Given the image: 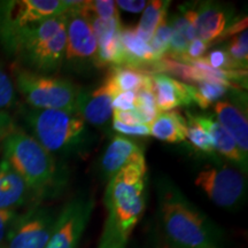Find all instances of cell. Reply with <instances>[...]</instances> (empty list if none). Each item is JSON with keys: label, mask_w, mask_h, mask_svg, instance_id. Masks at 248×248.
Listing matches in <instances>:
<instances>
[{"label": "cell", "mask_w": 248, "mask_h": 248, "mask_svg": "<svg viewBox=\"0 0 248 248\" xmlns=\"http://www.w3.org/2000/svg\"><path fill=\"white\" fill-rule=\"evenodd\" d=\"M157 213L171 248H225L224 232L171 179L156 181Z\"/></svg>", "instance_id": "obj_1"}, {"label": "cell", "mask_w": 248, "mask_h": 248, "mask_svg": "<svg viewBox=\"0 0 248 248\" xmlns=\"http://www.w3.org/2000/svg\"><path fill=\"white\" fill-rule=\"evenodd\" d=\"M2 159L23 178L35 197H55L68 185V168L22 130L16 129L2 140Z\"/></svg>", "instance_id": "obj_2"}, {"label": "cell", "mask_w": 248, "mask_h": 248, "mask_svg": "<svg viewBox=\"0 0 248 248\" xmlns=\"http://www.w3.org/2000/svg\"><path fill=\"white\" fill-rule=\"evenodd\" d=\"M22 116L31 137L52 155L85 156L93 146L94 136L76 111L28 108Z\"/></svg>", "instance_id": "obj_3"}, {"label": "cell", "mask_w": 248, "mask_h": 248, "mask_svg": "<svg viewBox=\"0 0 248 248\" xmlns=\"http://www.w3.org/2000/svg\"><path fill=\"white\" fill-rule=\"evenodd\" d=\"M66 14L21 30L2 45L16 63L40 75L52 76L66 57Z\"/></svg>", "instance_id": "obj_4"}, {"label": "cell", "mask_w": 248, "mask_h": 248, "mask_svg": "<svg viewBox=\"0 0 248 248\" xmlns=\"http://www.w3.org/2000/svg\"><path fill=\"white\" fill-rule=\"evenodd\" d=\"M146 160L125 167L107 183L105 191L106 221L109 222L123 239L130 234L140 221L147 202Z\"/></svg>", "instance_id": "obj_5"}, {"label": "cell", "mask_w": 248, "mask_h": 248, "mask_svg": "<svg viewBox=\"0 0 248 248\" xmlns=\"http://www.w3.org/2000/svg\"><path fill=\"white\" fill-rule=\"evenodd\" d=\"M15 90L33 109H61L75 111L80 86L71 80L40 75L16 62L12 66Z\"/></svg>", "instance_id": "obj_6"}, {"label": "cell", "mask_w": 248, "mask_h": 248, "mask_svg": "<svg viewBox=\"0 0 248 248\" xmlns=\"http://www.w3.org/2000/svg\"><path fill=\"white\" fill-rule=\"evenodd\" d=\"M71 0H7L0 1V43L5 45L21 30L66 14Z\"/></svg>", "instance_id": "obj_7"}, {"label": "cell", "mask_w": 248, "mask_h": 248, "mask_svg": "<svg viewBox=\"0 0 248 248\" xmlns=\"http://www.w3.org/2000/svg\"><path fill=\"white\" fill-rule=\"evenodd\" d=\"M195 185L219 208L239 209L247 198V181L243 171L228 166H207L195 177Z\"/></svg>", "instance_id": "obj_8"}, {"label": "cell", "mask_w": 248, "mask_h": 248, "mask_svg": "<svg viewBox=\"0 0 248 248\" xmlns=\"http://www.w3.org/2000/svg\"><path fill=\"white\" fill-rule=\"evenodd\" d=\"M84 1H74L66 13V57L64 62L75 70L98 69V44L89 18L82 12Z\"/></svg>", "instance_id": "obj_9"}, {"label": "cell", "mask_w": 248, "mask_h": 248, "mask_svg": "<svg viewBox=\"0 0 248 248\" xmlns=\"http://www.w3.org/2000/svg\"><path fill=\"white\" fill-rule=\"evenodd\" d=\"M94 199L89 193L73 197L58 213L53 231L45 248H78L94 210Z\"/></svg>", "instance_id": "obj_10"}, {"label": "cell", "mask_w": 248, "mask_h": 248, "mask_svg": "<svg viewBox=\"0 0 248 248\" xmlns=\"http://www.w3.org/2000/svg\"><path fill=\"white\" fill-rule=\"evenodd\" d=\"M58 214L48 207L35 206L18 216L4 248H45Z\"/></svg>", "instance_id": "obj_11"}, {"label": "cell", "mask_w": 248, "mask_h": 248, "mask_svg": "<svg viewBox=\"0 0 248 248\" xmlns=\"http://www.w3.org/2000/svg\"><path fill=\"white\" fill-rule=\"evenodd\" d=\"M195 33L197 38L209 45L221 42L235 21L231 6L218 1H202L194 5Z\"/></svg>", "instance_id": "obj_12"}, {"label": "cell", "mask_w": 248, "mask_h": 248, "mask_svg": "<svg viewBox=\"0 0 248 248\" xmlns=\"http://www.w3.org/2000/svg\"><path fill=\"white\" fill-rule=\"evenodd\" d=\"M86 17L91 23L97 39L98 69L105 67L125 66V57L120 40V30L122 27L121 18L101 20L94 16Z\"/></svg>", "instance_id": "obj_13"}, {"label": "cell", "mask_w": 248, "mask_h": 248, "mask_svg": "<svg viewBox=\"0 0 248 248\" xmlns=\"http://www.w3.org/2000/svg\"><path fill=\"white\" fill-rule=\"evenodd\" d=\"M145 161L144 148L131 139L115 136L111 139L99 161V170L107 181L132 163Z\"/></svg>", "instance_id": "obj_14"}, {"label": "cell", "mask_w": 248, "mask_h": 248, "mask_svg": "<svg viewBox=\"0 0 248 248\" xmlns=\"http://www.w3.org/2000/svg\"><path fill=\"white\" fill-rule=\"evenodd\" d=\"M113 99L114 97L104 82L93 90L82 88L77 99L75 111L86 123L102 128L113 115Z\"/></svg>", "instance_id": "obj_15"}, {"label": "cell", "mask_w": 248, "mask_h": 248, "mask_svg": "<svg viewBox=\"0 0 248 248\" xmlns=\"http://www.w3.org/2000/svg\"><path fill=\"white\" fill-rule=\"evenodd\" d=\"M153 92L157 110L166 113L175 108L191 106L193 104L191 97L190 84L179 82L166 74H152Z\"/></svg>", "instance_id": "obj_16"}, {"label": "cell", "mask_w": 248, "mask_h": 248, "mask_svg": "<svg viewBox=\"0 0 248 248\" xmlns=\"http://www.w3.org/2000/svg\"><path fill=\"white\" fill-rule=\"evenodd\" d=\"M215 119L232 139L245 159L248 156V123L247 116L237 105L221 100L214 105Z\"/></svg>", "instance_id": "obj_17"}, {"label": "cell", "mask_w": 248, "mask_h": 248, "mask_svg": "<svg viewBox=\"0 0 248 248\" xmlns=\"http://www.w3.org/2000/svg\"><path fill=\"white\" fill-rule=\"evenodd\" d=\"M31 195L33 193L23 178L7 161H0V209L16 210L30 200Z\"/></svg>", "instance_id": "obj_18"}, {"label": "cell", "mask_w": 248, "mask_h": 248, "mask_svg": "<svg viewBox=\"0 0 248 248\" xmlns=\"http://www.w3.org/2000/svg\"><path fill=\"white\" fill-rule=\"evenodd\" d=\"M194 116L212 138L214 150L228 160H230L231 162H233L237 167H239L240 171L246 173L247 159L243 156L231 136L222 128L221 124L217 122L215 115L213 114H199V115L194 114Z\"/></svg>", "instance_id": "obj_19"}, {"label": "cell", "mask_w": 248, "mask_h": 248, "mask_svg": "<svg viewBox=\"0 0 248 248\" xmlns=\"http://www.w3.org/2000/svg\"><path fill=\"white\" fill-rule=\"evenodd\" d=\"M120 40L125 57V66L150 75L151 67L157 60L151 46L136 35L135 27H121Z\"/></svg>", "instance_id": "obj_20"}, {"label": "cell", "mask_w": 248, "mask_h": 248, "mask_svg": "<svg viewBox=\"0 0 248 248\" xmlns=\"http://www.w3.org/2000/svg\"><path fill=\"white\" fill-rule=\"evenodd\" d=\"M150 133L169 144L183 142L186 140V119L177 110L160 113L151 123Z\"/></svg>", "instance_id": "obj_21"}, {"label": "cell", "mask_w": 248, "mask_h": 248, "mask_svg": "<svg viewBox=\"0 0 248 248\" xmlns=\"http://www.w3.org/2000/svg\"><path fill=\"white\" fill-rule=\"evenodd\" d=\"M148 74H144L128 66L110 67L104 83L114 98L126 91L137 92L146 83Z\"/></svg>", "instance_id": "obj_22"}, {"label": "cell", "mask_w": 248, "mask_h": 248, "mask_svg": "<svg viewBox=\"0 0 248 248\" xmlns=\"http://www.w3.org/2000/svg\"><path fill=\"white\" fill-rule=\"evenodd\" d=\"M170 1L168 0H153L147 1L142 15L137 27H135L136 35L145 43H150L156 28L160 26L164 18L168 16V8Z\"/></svg>", "instance_id": "obj_23"}, {"label": "cell", "mask_w": 248, "mask_h": 248, "mask_svg": "<svg viewBox=\"0 0 248 248\" xmlns=\"http://www.w3.org/2000/svg\"><path fill=\"white\" fill-rule=\"evenodd\" d=\"M230 90L237 91L238 89L230 88L222 83L209 82V80H203L194 85L190 84L192 101L195 102L201 109H207L208 107L214 106L216 102L221 101Z\"/></svg>", "instance_id": "obj_24"}, {"label": "cell", "mask_w": 248, "mask_h": 248, "mask_svg": "<svg viewBox=\"0 0 248 248\" xmlns=\"http://www.w3.org/2000/svg\"><path fill=\"white\" fill-rule=\"evenodd\" d=\"M186 139L195 150L204 155H215L213 141L208 132L204 130L195 119L194 114L186 113Z\"/></svg>", "instance_id": "obj_25"}, {"label": "cell", "mask_w": 248, "mask_h": 248, "mask_svg": "<svg viewBox=\"0 0 248 248\" xmlns=\"http://www.w3.org/2000/svg\"><path fill=\"white\" fill-rule=\"evenodd\" d=\"M225 52L231 59L237 70H247L248 63V33L247 30L233 35L225 47Z\"/></svg>", "instance_id": "obj_26"}, {"label": "cell", "mask_w": 248, "mask_h": 248, "mask_svg": "<svg viewBox=\"0 0 248 248\" xmlns=\"http://www.w3.org/2000/svg\"><path fill=\"white\" fill-rule=\"evenodd\" d=\"M82 12L86 16H94L101 20H111L120 17V11L116 1L113 0H94V1H84Z\"/></svg>", "instance_id": "obj_27"}, {"label": "cell", "mask_w": 248, "mask_h": 248, "mask_svg": "<svg viewBox=\"0 0 248 248\" xmlns=\"http://www.w3.org/2000/svg\"><path fill=\"white\" fill-rule=\"evenodd\" d=\"M171 37H172V28L170 26L168 21V16H167V18H164L162 22L160 23V26L156 28L153 37H152L151 42L148 43V45L151 46L152 51H153V53L157 61H159L164 54H167Z\"/></svg>", "instance_id": "obj_28"}, {"label": "cell", "mask_w": 248, "mask_h": 248, "mask_svg": "<svg viewBox=\"0 0 248 248\" xmlns=\"http://www.w3.org/2000/svg\"><path fill=\"white\" fill-rule=\"evenodd\" d=\"M16 104L17 95L13 79L0 64V110L7 111L16 106Z\"/></svg>", "instance_id": "obj_29"}, {"label": "cell", "mask_w": 248, "mask_h": 248, "mask_svg": "<svg viewBox=\"0 0 248 248\" xmlns=\"http://www.w3.org/2000/svg\"><path fill=\"white\" fill-rule=\"evenodd\" d=\"M128 240L123 239L109 222L105 221L98 248H126Z\"/></svg>", "instance_id": "obj_30"}, {"label": "cell", "mask_w": 248, "mask_h": 248, "mask_svg": "<svg viewBox=\"0 0 248 248\" xmlns=\"http://www.w3.org/2000/svg\"><path fill=\"white\" fill-rule=\"evenodd\" d=\"M207 63L214 69H219V70H237L232 63L231 59L229 58L228 53L225 52V49H213L210 51L207 57H203Z\"/></svg>", "instance_id": "obj_31"}, {"label": "cell", "mask_w": 248, "mask_h": 248, "mask_svg": "<svg viewBox=\"0 0 248 248\" xmlns=\"http://www.w3.org/2000/svg\"><path fill=\"white\" fill-rule=\"evenodd\" d=\"M18 216L20 214L16 210L0 209V248H4Z\"/></svg>", "instance_id": "obj_32"}, {"label": "cell", "mask_w": 248, "mask_h": 248, "mask_svg": "<svg viewBox=\"0 0 248 248\" xmlns=\"http://www.w3.org/2000/svg\"><path fill=\"white\" fill-rule=\"evenodd\" d=\"M111 128L114 131L122 133L124 136H135V137H148L151 136L150 126L146 124H138V125H128L116 120H111Z\"/></svg>", "instance_id": "obj_33"}, {"label": "cell", "mask_w": 248, "mask_h": 248, "mask_svg": "<svg viewBox=\"0 0 248 248\" xmlns=\"http://www.w3.org/2000/svg\"><path fill=\"white\" fill-rule=\"evenodd\" d=\"M136 99H137V92L126 91L120 93L111 102L113 110L129 111L136 109Z\"/></svg>", "instance_id": "obj_34"}, {"label": "cell", "mask_w": 248, "mask_h": 248, "mask_svg": "<svg viewBox=\"0 0 248 248\" xmlns=\"http://www.w3.org/2000/svg\"><path fill=\"white\" fill-rule=\"evenodd\" d=\"M208 43L203 42L199 38H195L192 40L190 44L187 45V48H186L185 54L181 57L179 59H176L178 61L183 60H197V59L202 58V55L206 53L207 49L209 48ZM173 59V58H172Z\"/></svg>", "instance_id": "obj_35"}, {"label": "cell", "mask_w": 248, "mask_h": 248, "mask_svg": "<svg viewBox=\"0 0 248 248\" xmlns=\"http://www.w3.org/2000/svg\"><path fill=\"white\" fill-rule=\"evenodd\" d=\"M114 120L119 121V122L123 124H128V125H138V124H142L140 116H139L138 111L136 109L129 110V111H122V110H113V115H111Z\"/></svg>", "instance_id": "obj_36"}, {"label": "cell", "mask_w": 248, "mask_h": 248, "mask_svg": "<svg viewBox=\"0 0 248 248\" xmlns=\"http://www.w3.org/2000/svg\"><path fill=\"white\" fill-rule=\"evenodd\" d=\"M16 125L14 124V121L7 111L0 110V139L4 140L7 136L11 135L16 130Z\"/></svg>", "instance_id": "obj_37"}, {"label": "cell", "mask_w": 248, "mask_h": 248, "mask_svg": "<svg viewBox=\"0 0 248 248\" xmlns=\"http://www.w3.org/2000/svg\"><path fill=\"white\" fill-rule=\"evenodd\" d=\"M116 5L119 8L129 12V13L139 14L144 12L147 1H145V0H138V1H136V0L135 1H132V0H119V1H116Z\"/></svg>", "instance_id": "obj_38"}]
</instances>
